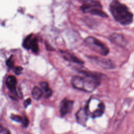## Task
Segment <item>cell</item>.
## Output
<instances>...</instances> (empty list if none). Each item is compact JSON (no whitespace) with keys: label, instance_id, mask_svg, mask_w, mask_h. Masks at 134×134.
<instances>
[{"label":"cell","instance_id":"1","mask_svg":"<svg viewBox=\"0 0 134 134\" xmlns=\"http://www.w3.org/2000/svg\"><path fill=\"white\" fill-rule=\"evenodd\" d=\"M79 72L82 75L73 76L71 84L74 88L87 93H91L97 88L104 76L103 74L95 72L81 70Z\"/></svg>","mask_w":134,"mask_h":134},{"label":"cell","instance_id":"2","mask_svg":"<svg viewBox=\"0 0 134 134\" xmlns=\"http://www.w3.org/2000/svg\"><path fill=\"white\" fill-rule=\"evenodd\" d=\"M109 11L114 19L124 26L131 24L133 20V14L124 4L118 1H113L109 5Z\"/></svg>","mask_w":134,"mask_h":134},{"label":"cell","instance_id":"3","mask_svg":"<svg viewBox=\"0 0 134 134\" xmlns=\"http://www.w3.org/2000/svg\"><path fill=\"white\" fill-rule=\"evenodd\" d=\"M80 8L84 13H89L101 17H108V15L102 9L103 6L100 2L98 1H84Z\"/></svg>","mask_w":134,"mask_h":134},{"label":"cell","instance_id":"4","mask_svg":"<svg viewBox=\"0 0 134 134\" xmlns=\"http://www.w3.org/2000/svg\"><path fill=\"white\" fill-rule=\"evenodd\" d=\"M84 42L90 49L101 55L106 56L109 53L107 46L96 37L88 36L84 39Z\"/></svg>","mask_w":134,"mask_h":134},{"label":"cell","instance_id":"5","mask_svg":"<svg viewBox=\"0 0 134 134\" xmlns=\"http://www.w3.org/2000/svg\"><path fill=\"white\" fill-rule=\"evenodd\" d=\"M87 57L90 59L94 63L98 65L99 66L104 69H113L115 68V64L111 60L108 59H105L99 57L89 55Z\"/></svg>","mask_w":134,"mask_h":134},{"label":"cell","instance_id":"6","mask_svg":"<svg viewBox=\"0 0 134 134\" xmlns=\"http://www.w3.org/2000/svg\"><path fill=\"white\" fill-rule=\"evenodd\" d=\"M74 103V100L66 98L62 100L59 108V111L61 117H63L71 113L73 108Z\"/></svg>","mask_w":134,"mask_h":134},{"label":"cell","instance_id":"7","mask_svg":"<svg viewBox=\"0 0 134 134\" xmlns=\"http://www.w3.org/2000/svg\"><path fill=\"white\" fill-rule=\"evenodd\" d=\"M108 39L113 43L121 47H126L128 43L126 39L120 34L113 33L109 36Z\"/></svg>","mask_w":134,"mask_h":134},{"label":"cell","instance_id":"8","mask_svg":"<svg viewBox=\"0 0 134 134\" xmlns=\"http://www.w3.org/2000/svg\"><path fill=\"white\" fill-rule=\"evenodd\" d=\"M88 117L89 115L84 107L82 108H80L75 114L76 122L83 126H85Z\"/></svg>","mask_w":134,"mask_h":134},{"label":"cell","instance_id":"9","mask_svg":"<svg viewBox=\"0 0 134 134\" xmlns=\"http://www.w3.org/2000/svg\"><path fill=\"white\" fill-rule=\"evenodd\" d=\"M60 52H61L63 58L68 61L71 62L73 63H75L81 65L83 64L84 63V62L82 60H81L80 59L77 58L76 56H75L74 54L70 53L69 51H60Z\"/></svg>","mask_w":134,"mask_h":134},{"label":"cell","instance_id":"10","mask_svg":"<svg viewBox=\"0 0 134 134\" xmlns=\"http://www.w3.org/2000/svg\"><path fill=\"white\" fill-rule=\"evenodd\" d=\"M17 83V79L15 76L9 75L6 80V84L7 87L13 93L16 92V85Z\"/></svg>","mask_w":134,"mask_h":134},{"label":"cell","instance_id":"11","mask_svg":"<svg viewBox=\"0 0 134 134\" xmlns=\"http://www.w3.org/2000/svg\"><path fill=\"white\" fill-rule=\"evenodd\" d=\"M105 110V105L103 102H100L98 107L90 115V116L93 118H96L101 117L104 113Z\"/></svg>","mask_w":134,"mask_h":134},{"label":"cell","instance_id":"12","mask_svg":"<svg viewBox=\"0 0 134 134\" xmlns=\"http://www.w3.org/2000/svg\"><path fill=\"white\" fill-rule=\"evenodd\" d=\"M10 118L13 120L17 122L22 123L24 127H27L29 124V120L26 117L23 118L22 117H21L19 115L12 114L11 116H10Z\"/></svg>","mask_w":134,"mask_h":134},{"label":"cell","instance_id":"13","mask_svg":"<svg viewBox=\"0 0 134 134\" xmlns=\"http://www.w3.org/2000/svg\"><path fill=\"white\" fill-rule=\"evenodd\" d=\"M41 86V89L42 91V93H44L46 97H50L52 94V90L49 87V84L47 82H42L40 84Z\"/></svg>","mask_w":134,"mask_h":134},{"label":"cell","instance_id":"14","mask_svg":"<svg viewBox=\"0 0 134 134\" xmlns=\"http://www.w3.org/2000/svg\"><path fill=\"white\" fill-rule=\"evenodd\" d=\"M43 93L40 88L38 86H35L32 91V95L34 99L36 100H38L40 99Z\"/></svg>","mask_w":134,"mask_h":134},{"label":"cell","instance_id":"15","mask_svg":"<svg viewBox=\"0 0 134 134\" xmlns=\"http://www.w3.org/2000/svg\"><path fill=\"white\" fill-rule=\"evenodd\" d=\"M30 48L34 52H37L39 50L38 44L37 42V39L36 37H32L31 40V42L30 44Z\"/></svg>","mask_w":134,"mask_h":134},{"label":"cell","instance_id":"16","mask_svg":"<svg viewBox=\"0 0 134 134\" xmlns=\"http://www.w3.org/2000/svg\"><path fill=\"white\" fill-rule=\"evenodd\" d=\"M32 35H30L28 36L24 40V42H23V46L25 48L27 49H29L30 48V44L31 42V40L32 39Z\"/></svg>","mask_w":134,"mask_h":134},{"label":"cell","instance_id":"17","mask_svg":"<svg viewBox=\"0 0 134 134\" xmlns=\"http://www.w3.org/2000/svg\"><path fill=\"white\" fill-rule=\"evenodd\" d=\"M6 63H7V65L9 67H10V68L12 67V66H13V65H14L13 61L12 60L11 58H9V59H8L7 60V62H6Z\"/></svg>","mask_w":134,"mask_h":134},{"label":"cell","instance_id":"18","mask_svg":"<svg viewBox=\"0 0 134 134\" xmlns=\"http://www.w3.org/2000/svg\"><path fill=\"white\" fill-rule=\"evenodd\" d=\"M1 134H11V133L8 129H7V128H3V129L1 132Z\"/></svg>","mask_w":134,"mask_h":134},{"label":"cell","instance_id":"19","mask_svg":"<svg viewBox=\"0 0 134 134\" xmlns=\"http://www.w3.org/2000/svg\"><path fill=\"white\" fill-rule=\"evenodd\" d=\"M31 103V99L30 98H27V99L25 100V102H24V105L26 107H27L29 105H30V104Z\"/></svg>","mask_w":134,"mask_h":134},{"label":"cell","instance_id":"20","mask_svg":"<svg viewBox=\"0 0 134 134\" xmlns=\"http://www.w3.org/2000/svg\"><path fill=\"white\" fill-rule=\"evenodd\" d=\"M22 69H23V68H22L21 67H20V66H18V67H17V68H16V70H15L16 73L17 74H18V73H19L20 72V71L22 70Z\"/></svg>","mask_w":134,"mask_h":134},{"label":"cell","instance_id":"21","mask_svg":"<svg viewBox=\"0 0 134 134\" xmlns=\"http://www.w3.org/2000/svg\"><path fill=\"white\" fill-rule=\"evenodd\" d=\"M3 127L1 126V125L0 124V133H1V132H2V130H3Z\"/></svg>","mask_w":134,"mask_h":134},{"label":"cell","instance_id":"22","mask_svg":"<svg viewBox=\"0 0 134 134\" xmlns=\"http://www.w3.org/2000/svg\"><path fill=\"white\" fill-rule=\"evenodd\" d=\"M25 134H29V133H25Z\"/></svg>","mask_w":134,"mask_h":134}]
</instances>
